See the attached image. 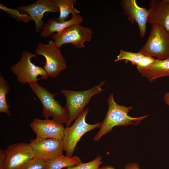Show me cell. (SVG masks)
Returning <instances> with one entry per match:
<instances>
[{"instance_id": "cell-2", "label": "cell", "mask_w": 169, "mask_h": 169, "mask_svg": "<svg viewBox=\"0 0 169 169\" xmlns=\"http://www.w3.org/2000/svg\"><path fill=\"white\" fill-rule=\"evenodd\" d=\"M105 82H101L91 89L84 91H75L68 89H63L60 93L66 98L65 108L67 111L69 120L66 126H69L84 110L85 106L94 95L100 93L104 90L102 88Z\"/></svg>"}, {"instance_id": "cell-22", "label": "cell", "mask_w": 169, "mask_h": 169, "mask_svg": "<svg viewBox=\"0 0 169 169\" xmlns=\"http://www.w3.org/2000/svg\"><path fill=\"white\" fill-rule=\"evenodd\" d=\"M19 169H46V164L44 160L34 157L25 162Z\"/></svg>"}, {"instance_id": "cell-19", "label": "cell", "mask_w": 169, "mask_h": 169, "mask_svg": "<svg viewBox=\"0 0 169 169\" xmlns=\"http://www.w3.org/2000/svg\"><path fill=\"white\" fill-rule=\"evenodd\" d=\"M10 90L7 81L2 75L0 76V112L5 113L8 116L11 115L9 111L10 105L8 104L6 96Z\"/></svg>"}, {"instance_id": "cell-26", "label": "cell", "mask_w": 169, "mask_h": 169, "mask_svg": "<svg viewBox=\"0 0 169 169\" xmlns=\"http://www.w3.org/2000/svg\"><path fill=\"white\" fill-rule=\"evenodd\" d=\"M98 169H115V168L111 165L103 166L99 167Z\"/></svg>"}, {"instance_id": "cell-14", "label": "cell", "mask_w": 169, "mask_h": 169, "mask_svg": "<svg viewBox=\"0 0 169 169\" xmlns=\"http://www.w3.org/2000/svg\"><path fill=\"white\" fill-rule=\"evenodd\" d=\"M147 23L163 27L169 32V0H151Z\"/></svg>"}, {"instance_id": "cell-10", "label": "cell", "mask_w": 169, "mask_h": 169, "mask_svg": "<svg viewBox=\"0 0 169 169\" xmlns=\"http://www.w3.org/2000/svg\"><path fill=\"white\" fill-rule=\"evenodd\" d=\"M29 144L34 152L35 157L44 160L50 159L63 154V146L62 140L36 137L30 140Z\"/></svg>"}, {"instance_id": "cell-3", "label": "cell", "mask_w": 169, "mask_h": 169, "mask_svg": "<svg viewBox=\"0 0 169 169\" xmlns=\"http://www.w3.org/2000/svg\"><path fill=\"white\" fill-rule=\"evenodd\" d=\"M89 110V108L84 110L71 126L65 128L62 140L63 151H65L66 156L68 157L73 156L77 144L83 135L89 131L100 127L101 123L100 122L93 124L86 122L85 118Z\"/></svg>"}, {"instance_id": "cell-6", "label": "cell", "mask_w": 169, "mask_h": 169, "mask_svg": "<svg viewBox=\"0 0 169 169\" xmlns=\"http://www.w3.org/2000/svg\"><path fill=\"white\" fill-rule=\"evenodd\" d=\"M35 57V54L24 51L19 61L10 67V69L16 75L18 82L23 84H29L41 79L39 77L42 79H47L48 76L44 69L31 61V59Z\"/></svg>"}, {"instance_id": "cell-11", "label": "cell", "mask_w": 169, "mask_h": 169, "mask_svg": "<svg viewBox=\"0 0 169 169\" xmlns=\"http://www.w3.org/2000/svg\"><path fill=\"white\" fill-rule=\"evenodd\" d=\"M17 9L27 13L31 20L35 22L37 33L43 29L45 24L42 19L45 13L59 12L58 8L53 0H38L33 4L19 7Z\"/></svg>"}, {"instance_id": "cell-1", "label": "cell", "mask_w": 169, "mask_h": 169, "mask_svg": "<svg viewBox=\"0 0 169 169\" xmlns=\"http://www.w3.org/2000/svg\"><path fill=\"white\" fill-rule=\"evenodd\" d=\"M107 104V111L99 130L93 138L95 141H99L102 137L110 132L115 126H126L130 125L136 126L149 115H146L137 117L129 116L128 113L133 109V107L119 105L115 101L113 94L109 95Z\"/></svg>"}, {"instance_id": "cell-5", "label": "cell", "mask_w": 169, "mask_h": 169, "mask_svg": "<svg viewBox=\"0 0 169 169\" xmlns=\"http://www.w3.org/2000/svg\"><path fill=\"white\" fill-rule=\"evenodd\" d=\"M139 52L159 59L169 58V32L160 25H151L149 35Z\"/></svg>"}, {"instance_id": "cell-17", "label": "cell", "mask_w": 169, "mask_h": 169, "mask_svg": "<svg viewBox=\"0 0 169 169\" xmlns=\"http://www.w3.org/2000/svg\"><path fill=\"white\" fill-rule=\"evenodd\" d=\"M46 169H62L72 167L82 162L79 157L77 156L69 157L63 154L47 160H44Z\"/></svg>"}, {"instance_id": "cell-16", "label": "cell", "mask_w": 169, "mask_h": 169, "mask_svg": "<svg viewBox=\"0 0 169 169\" xmlns=\"http://www.w3.org/2000/svg\"><path fill=\"white\" fill-rule=\"evenodd\" d=\"M72 15L70 20L62 23L58 22L55 19H49L47 22L44 24L41 36L46 38L54 32H60L71 25L80 24L83 22V17L79 14Z\"/></svg>"}, {"instance_id": "cell-13", "label": "cell", "mask_w": 169, "mask_h": 169, "mask_svg": "<svg viewBox=\"0 0 169 169\" xmlns=\"http://www.w3.org/2000/svg\"><path fill=\"white\" fill-rule=\"evenodd\" d=\"M120 4L124 14L132 24L136 22L139 30L141 38L144 37L146 33V24L148 16V11L146 8L138 6L136 0H122Z\"/></svg>"}, {"instance_id": "cell-25", "label": "cell", "mask_w": 169, "mask_h": 169, "mask_svg": "<svg viewBox=\"0 0 169 169\" xmlns=\"http://www.w3.org/2000/svg\"><path fill=\"white\" fill-rule=\"evenodd\" d=\"M163 100L165 103L169 106V92L165 94L163 97Z\"/></svg>"}, {"instance_id": "cell-7", "label": "cell", "mask_w": 169, "mask_h": 169, "mask_svg": "<svg viewBox=\"0 0 169 169\" xmlns=\"http://www.w3.org/2000/svg\"><path fill=\"white\" fill-rule=\"evenodd\" d=\"M35 157L29 143L13 144L3 150L0 149V169H19L29 160Z\"/></svg>"}, {"instance_id": "cell-15", "label": "cell", "mask_w": 169, "mask_h": 169, "mask_svg": "<svg viewBox=\"0 0 169 169\" xmlns=\"http://www.w3.org/2000/svg\"><path fill=\"white\" fill-rule=\"evenodd\" d=\"M137 70L142 76L146 77L150 82L157 78L169 76V58L164 59H156L148 67Z\"/></svg>"}, {"instance_id": "cell-4", "label": "cell", "mask_w": 169, "mask_h": 169, "mask_svg": "<svg viewBox=\"0 0 169 169\" xmlns=\"http://www.w3.org/2000/svg\"><path fill=\"white\" fill-rule=\"evenodd\" d=\"M32 90L37 96L42 105L43 115L48 119H52L62 124H66L69 116L65 107L62 106L58 101L55 100L54 96L58 94H52L40 85L37 82L29 84Z\"/></svg>"}, {"instance_id": "cell-21", "label": "cell", "mask_w": 169, "mask_h": 169, "mask_svg": "<svg viewBox=\"0 0 169 169\" xmlns=\"http://www.w3.org/2000/svg\"><path fill=\"white\" fill-rule=\"evenodd\" d=\"M102 157L98 155L93 160L86 163L81 162L73 166L68 167L65 169H98L102 163Z\"/></svg>"}, {"instance_id": "cell-9", "label": "cell", "mask_w": 169, "mask_h": 169, "mask_svg": "<svg viewBox=\"0 0 169 169\" xmlns=\"http://www.w3.org/2000/svg\"><path fill=\"white\" fill-rule=\"evenodd\" d=\"M91 29L79 24L71 25L64 30L51 35V38L59 48L63 44H69L76 48L85 47L84 44L92 39Z\"/></svg>"}, {"instance_id": "cell-23", "label": "cell", "mask_w": 169, "mask_h": 169, "mask_svg": "<svg viewBox=\"0 0 169 169\" xmlns=\"http://www.w3.org/2000/svg\"><path fill=\"white\" fill-rule=\"evenodd\" d=\"M155 59L153 57L144 55L141 61L136 65L137 69L148 67L154 62Z\"/></svg>"}, {"instance_id": "cell-12", "label": "cell", "mask_w": 169, "mask_h": 169, "mask_svg": "<svg viewBox=\"0 0 169 169\" xmlns=\"http://www.w3.org/2000/svg\"><path fill=\"white\" fill-rule=\"evenodd\" d=\"M30 127L36 134V137L46 139L54 138L62 140L65 128L63 124L49 118L42 120L34 118Z\"/></svg>"}, {"instance_id": "cell-18", "label": "cell", "mask_w": 169, "mask_h": 169, "mask_svg": "<svg viewBox=\"0 0 169 169\" xmlns=\"http://www.w3.org/2000/svg\"><path fill=\"white\" fill-rule=\"evenodd\" d=\"M59 9V15L55 19L59 22L66 21L70 14L72 15L79 14L80 12L74 8V5L76 3V0H53Z\"/></svg>"}, {"instance_id": "cell-24", "label": "cell", "mask_w": 169, "mask_h": 169, "mask_svg": "<svg viewBox=\"0 0 169 169\" xmlns=\"http://www.w3.org/2000/svg\"><path fill=\"white\" fill-rule=\"evenodd\" d=\"M124 169H140V167L137 163H130L125 165Z\"/></svg>"}, {"instance_id": "cell-8", "label": "cell", "mask_w": 169, "mask_h": 169, "mask_svg": "<svg viewBox=\"0 0 169 169\" xmlns=\"http://www.w3.org/2000/svg\"><path fill=\"white\" fill-rule=\"evenodd\" d=\"M35 54L45 58L46 62L43 68L48 76L56 78L66 68V60L60 48L52 40H50L48 44L39 43L36 48Z\"/></svg>"}, {"instance_id": "cell-20", "label": "cell", "mask_w": 169, "mask_h": 169, "mask_svg": "<svg viewBox=\"0 0 169 169\" xmlns=\"http://www.w3.org/2000/svg\"><path fill=\"white\" fill-rule=\"evenodd\" d=\"M144 55L140 52L134 53L121 49L117 58L114 60L116 62L121 60L130 62L132 65H137L141 61Z\"/></svg>"}]
</instances>
